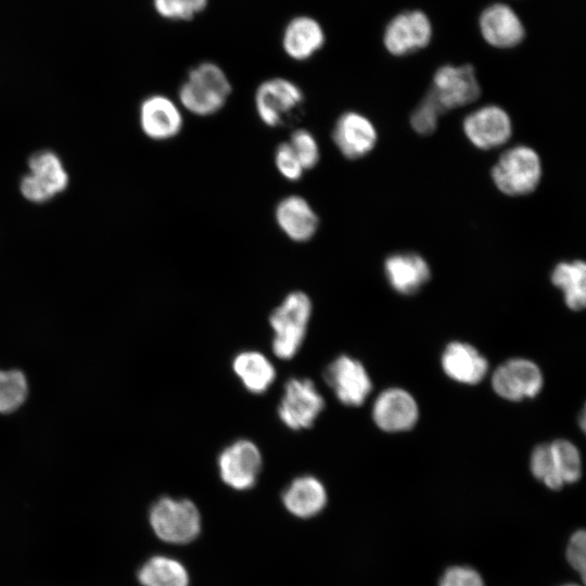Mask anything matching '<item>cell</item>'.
Listing matches in <instances>:
<instances>
[{
    "label": "cell",
    "mask_w": 586,
    "mask_h": 586,
    "mask_svg": "<svg viewBox=\"0 0 586 586\" xmlns=\"http://www.w3.org/2000/svg\"><path fill=\"white\" fill-rule=\"evenodd\" d=\"M443 113L435 100L426 93L425 98L412 112L410 124L416 132L431 135L437 126L440 115Z\"/></svg>",
    "instance_id": "obj_30"
},
{
    "label": "cell",
    "mask_w": 586,
    "mask_h": 586,
    "mask_svg": "<svg viewBox=\"0 0 586 586\" xmlns=\"http://www.w3.org/2000/svg\"><path fill=\"white\" fill-rule=\"evenodd\" d=\"M328 500L323 483L314 475L305 474L290 482L282 493L285 509L298 518H310L318 514Z\"/></svg>",
    "instance_id": "obj_21"
},
{
    "label": "cell",
    "mask_w": 586,
    "mask_h": 586,
    "mask_svg": "<svg viewBox=\"0 0 586 586\" xmlns=\"http://www.w3.org/2000/svg\"><path fill=\"white\" fill-rule=\"evenodd\" d=\"M231 366L244 388L256 395L267 392L277 377L276 368L269 358L254 349L238 353Z\"/></svg>",
    "instance_id": "obj_22"
},
{
    "label": "cell",
    "mask_w": 586,
    "mask_h": 586,
    "mask_svg": "<svg viewBox=\"0 0 586 586\" xmlns=\"http://www.w3.org/2000/svg\"><path fill=\"white\" fill-rule=\"evenodd\" d=\"M530 468L533 475L544 482L549 488L559 489L564 485L556 470L550 443L539 444L533 449L530 458Z\"/></svg>",
    "instance_id": "obj_28"
},
{
    "label": "cell",
    "mask_w": 586,
    "mask_h": 586,
    "mask_svg": "<svg viewBox=\"0 0 586 586\" xmlns=\"http://www.w3.org/2000/svg\"><path fill=\"white\" fill-rule=\"evenodd\" d=\"M313 314L310 297L303 291L290 292L269 316L271 349L281 360L292 359L301 349Z\"/></svg>",
    "instance_id": "obj_1"
},
{
    "label": "cell",
    "mask_w": 586,
    "mask_h": 586,
    "mask_svg": "<svg viewBox=\"0 0 586 586\" xmlns=\"http://www.w3.org/2000/svg\"><path fill=\"white\" fill-rule=\"evenodd\" d=\"M432 26L421 11H406L396 15L384 31V46L394 55H405L424 48L431 40Z\"/></svg>",
    "instance_id": "obj_14"
},
{
    "label": "cell",
    "mask_w": 586,
    "mask_h": 586,
    "mask_svg": "<svg viewBox=\"0 0 586 586\" xmlns=\"http://www.w3.org/2000/svg\"><path fill=\"white\" fill-rule=\"evenodd\" d=\"M419 405L413 395L399 386L380 392L374 398L371 417L374 424L386 433L410 431L419 420Z\"/></svg>",
    "instance_id": "obj_10"
},
{
    "label": "cell",
    "mask_w": 586,
    "mask_h": 586,
    "mask_svg": "<svg viewBox=\"0 0 586 586\" xmlns=\"http://www.w3.org/2000/svg\"><path fill=\"white\" fill-rule=\"evenodd\" d=\"M323 379L337 400L348 407L361 406L372 391V381L364 364L345 354L326 367Z\"/></svg>",
    "instance_id": "obj_7"
},
{
    "label": "cell",
    "mask_w": 586,
    "mask_h": 586,
    "mask_svg": "<svg viewBox=\"0 0 586 586\" xmlns=\"http://www.w3.org/2000/svg\"><path fill=\"white\" fill-rule=\"evenodd\" d=\"M551 282L563 292L570 309L586 308V262L559 263L552 270Z\"/></svg>",
    "instance_id": "obj_24"
},
{
    "label": "cell",
    "mask_w": 586,
    "mask_h": 586,
    "mask_svg": "<svg viewBox=\"0 0 586 586\" xmlns=\"http://www.w3.org/2000/svg\"><path fill=\"white\" fill-rule=\"evenodd\" d=\"M481 88L472 65H444L433 77L430 94L443 112L475 101Z\"/></svg>",
    "instance_id": "obj_9"
},
{
    "label": "cell",
    "mask_w": 586,
    "mask_h": 586,
    "mask_svg": "<svg viewBox=\"0 0 586 586\" xmlns=\"http://www.w3.org/2000/svg\"><path fill=\"white\" fill-rule=\"evenodd\" d=\"M480 29L483 38L496 48H512L524 38L525 29L517 13L507 4L494 3L481 14Z\"/></svg>",
    "instance_id": "obj_18"
},
{
    "label": "cell",
    "mask_w": 586,
    "mask_h": 586,
    "mask_svg": "<svg viewBox=\"0 0 586 586\" xmlns=\"http://www.w3.org/2000/svg\"><path fill=\"white\" fill-rule=\"evenodd\" d=\"M578 424H579L582 431L584 432V434L586 435V404H585L583 410L579 413Z\"/></svg>",
    "instance_id": "obj_35"
},
{
    "label": "cell",
    "mask_w": 586,
    "mask_h": 586,
    "mask_svg": "<svg viewBox=\"0 0 586 586\" xmlns=\"http://www.w3.org/2000/svg\"><path fill=\"white\" fill-rule=\"evenodd\" d=\"M542 178V162L535 150L515 145L506 150L492 168V179L502 193L510 196L533 192Z\"/></svg>",
    "instance_id": "obj_4"
},
{
    "label": "cell",
    "mask_w": 586,
    "mask_h": 586,
    "mask_svg": "<svg viewBox=\"0 0 586 586\" xmlns=\"http://www.w3.org/2000/svg\"><path fill=\"white\" fill-rule=\"evenodd\" d=\"M440 586H484V582L473 568L455 565L444 572Z\"/></svg>",
    "instance_id": "obj_34"
},
{
    "label": "cell",
    "mask_w": 586,
    "mask_h": 586,
    "mask_svg": "<svg viewBox=\"0 0 586 586\" xmlns=\"http://www.w3.org/2000/svg\"><path fill=\"white\" fill-rule=\"evenodd\" d=\"M139 122L144 135L156 141L174 138L183 124L178 106L162 94H153L142 101Z\"/></svg>",
    "instance_id": "obj_16"
},
{
    "label": "cell",
    "mask_w": 586,
    "mask_h": 586,
    "mask_svg": "<svg viewBox=\"0 0 586 586\" xmlns=\"http://www.w3.org/2000/svg\"><path fill=\"white\" fill-rule=\"evenodd\" d=\"M566 558L586 585V530H578L573 533L568 544Z\"/></svg>",
    "instance_id": "obj_33"
},
{
    "label": "cell",
    "mask_w": 586,
    "mask_h": 586,
    "mask_svg": "<svg viewBox=\"0 0 586 586\" xmlns=\"http://www.w3.org/2000/svg\"><path fill=\"white\" fill-rule=\"evenodd\" d=\"M27 381L18 370H0V412L16 410L26 399Z\"/></svg>",
    "instance_id": "obj_27"
},
{
    "label": "cell",
    "mask_w": 586,
    "mask_h": 586,
    "mask_svg": "<svg viewBox=\"0 0 586 586\" xmlns=\"http://www.w3.org/2000/svg\"><path fill=\"white\" fill-rule=\"evenodd\" d=\"M279 228L295 242L310 240L318 229V217L309 203L300 195L282 199L275 212Z\"/></svg>",
    "instance_id": "obj_20"
},
{
    "label": "cell",
    "mask_w": 586,
    "mask_h": 586,
    "mask_svg": "<svg viewBox=\"0 0 586 586\" xmlns=\"http://www.w3.org/2000/svg\"><path fill=\"white\" fill-rule=\"evenodd\" d=\"M231 93L226 73L215 63L203 62L193 67L179 89L182 106L198 116L218 112Z\"/></svg>",
    "instance_id": "obj_2"
},
{
    "label": "cell",
    "mask_w": 586,
    "mask_h": 586,
    "mask_svg": "<svg viewBox=\"0 0 586 586\" xmlns=\"http://www.w3.org/2000/svg\"><path fill=\"white\" fill-rule=\"evenodd\" d=\"M556 470L566 483L576 482L582 474V458L577 447L566 440H556L550 443Z\"/></svg>",
    "instance_id": "obj_26"
},
{
    "label": "cell",
    "mask_w": 586,
    "mask_h": 586,
    "mask_svg": "<svg viewBox=\"0 0 586 586\" xmlns=\"http://www.w3.org/2000/svg\"><path fill=\"white\" fill-rule=\"evenodd\" d=\"M275 163L279 173L288 180L295 181L303 175L304 168L289 142L278 145Z\"/></svg>",
    "instance_id": "obj_32"
},
{
    "label": "cell",
    "mask_w": 586,
    "mask_h": 586,
    "mask_svg": "<svg viewBox=\"0 0 586 586\" xmlns=\"http://www.w3.org/2000/svg\"><path fill=\"white\" fill-rule=\"evenodd\" d=\"M544 384L539 367L532 360L521 357L501 362L491 377L493 391L509 402L533 398Z\"/></svg>",
    "instance_id": "obj_8"
},
{
    "label": "cell",
    "mask_w": 586,
    "mask_h": 586,
    "mask_svg": "<svg viewBox=\"0 0 586 586\" xmlns=\"http://www.w3.org/2000/svg\"><path fill=\"white\" fill-rule=\"evenodd\" d=\"M304 169L313 168L319 161V148L314 136L305 130L297 129L291 135L289 141Z\"/></svg>",
    "instance_id": "obj_31"
},
{
    "label": "cell",
    "mask_w": 586,
    "mask_h": 586,
    "mask_svg": "<svg viewBox=\"0 0 586 586\" xmlns=\"http://www.w3.org/2000/svg\"><path fill=\"white\" fill-rule=\"evenodd\" d=\"M444 373L461 384L475 385L484 380L488 360L472 344L462 341L449 342L441 357Z\"/></svg>",
    "instance_id": "obj_15"
},
{
    "label": "cell",
    "mask_w": 586,
    "mask_h": 586,
    "mask_svg": "<svg viewBox=\"0 0 586 586\" xmlns=\"http://www.w3.org/2000/svg\"><path fill=\"white\" fill-rule=\"evenodd\" d=\"M304 101L302 90L285 78L263 81L255 93V107L260 120L269 126L282 125Z\"/></svg>",
    "instance_id": "obj_11"
},
{
    "label": "cell",
    "mask_w": 586,
    "mask_h": 586,
    "mask_svg": "<svg viewBox=\"0 0 586 586\" xmlns=\"http://www.w3.org/2000/svg\"><path fill=\"white\" fill-rule=\"evenodd\" d=\"M323 42L324 34L320 24L308 16H297L290 21L282 37L285 53L297 61L313 56Z\"/></svg>",
    "instance_id": "obj_23"
},
{
    "label": "cell",
    "mask_w": 586,
    "mask_h": 586,
    "mask_svg": "<svg viewBox=\"0 0 586 586\" xmlns=\"http://www.w3.org/2000/svg\"><path fill=\"white\" fill-rule=\"evenodd\" d=\"M373 124L357 112L341 115L333 128L332 138L340 152L347 158L356 160L368 154L377 142Z\"/></svg>",
    "instance_id": "obj_17"
},
{
    "label": "cell",
    "mask_w": 586,
    "mask_h": 586,
    "mask_svg": "<svg viewBox=\"0 0 586 586\" xmlns=\"http://www.w3.org/2000/svg\"><path fill=\"white\" fill-rule=\"evenodd\" d=\"M326 402L315 382L308 378H291L278 405V417L290 430H306L314 425Z\"/></svg>",
    "instance_id": "obj_5"
},
{
    "label": "cell",
    "mask_w": 586,
    "mask_h": 586,
    "mask_svg": "<svg viewBox=\"0 0 586 586\" xmlns=\"http://www.w3.org/2000/svg\"><path fill=\"white\" fill-rule=\"evenodd\" d=\"M221 481L235 491L252 488L260 474L263 456L251 440L239 438L222 448L217 458Z\"/></svg>",
    "instance_id": "obj_6"
},
{
    "label": "cell",
    "mask_w": 586,
    "mask_h": 586,
    "mask_svg": "<svg viewBox=\"0 0 586 586\" xmlns=\"http://www.w3.org/2000/svg\"><path fill=\"white\" fill-rule=\"evenodd\" d=\"M463 131L473 145L481 150H491L510 139L512 123L500 106L485 105L466 116Z\"/></svg>",
    "instance_id": "obj_13"
},
{
    "label": "cell",
    "mask_w": 586,
    "mask_h": 586,
    "mask_svg": "<svg viewBox=\"0 0 586 586\" xmlns=\"http://www.w3.org/2000/svg\"><path fill=\"white\" fill-rule=\"evenodd\" d=\"M562 586H579L577 584H565V585H562Z\"/></svg>",
    "instance_id": "obj_36"
},
{
    "label": "cell",
    "mask_w": 586,
    "mask_h": 586,
    "mask_svg": "<svg viewBox=\"0 0 586 586\" xmlns=\"http://www.w3.org/2000/svg\"><path fill=\"white\" fill-rule=\"evenodd\" d=\"M149 521L155 535L169 544L190 543L201 531L199 509L186 498H158L150 508Z\"/></svg>",
    "instance_id": "obj_3"
},
{
    "label": "cell",
    "mask_w": 586,
    "mask_h": 586,
    "mask_svg": "<svg viewBox=\"0 0 586 586\" xmlns=\"http://www.w3.org/2000/svg\"><path fill=\"white\" fill-rule=\"evenodd\" d=\"M142 586H189V574L178 560L166 556H154L146 560L138 572Z\"/></svg>",
    "instance_id": "obj_25"
},
{
    "label": "cell",
    "mask_w": 586,
    "mask_h": 586,
    "mask_svg": "<svg viewBox=\"0 0 586 586\" xmlns=\"http://www.w3.org/2000/svg\"><path fill=\"white\" fill-rule=\"evenodd\" d=\"M28 165L30 174L21 181V192L27 200L44 202L66 188L68 176L54 153L38 152L29 158Z\"/></svg>",
    "instance_id": "obj_12"
},
{
    "label": "cell",
    "mask_w": 586,
    "mask_h": 586,
    "mask_svg": "<svg viewBox=\"0 0 586 586\" xmlns=\"http://www.w3.org/2000/svg\"><path fill=\"white\" fill-rule=\"evenodd\" d=\"M155 11L170 21H189L202 12L207 0H154Z\"/></svg>",
    "instance_id": "obj_29"
},
{
    "label": "cell",
    "mask_w": 586,
    "mask_h": 586,
    "mask_svg": "<svg viewBox=\"0 0 586 586\" xmlns=\"http://www.w3.org/2000/svg\"><path fill=\"white\" fill-rule=\"evenodd\" d=\"M384 273L394 291L411 295L430 280L431 269L419 254L395 253L385 259Z\"/></svg>",
    "instance_id": "obj_19"
}]
</instances>
